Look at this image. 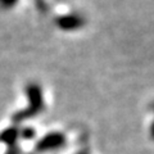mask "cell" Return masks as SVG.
I'll return each instance as SVG.
<instances>
[{
  "mask_svg": "<svg viewBox=\"0 0 154 154\" xmlns=\"http://www.w3.org/2000/svg\"><path fill=\"white\" fill-rule=\"evenodd\" d=\"M57 23L60 28H64V30H73V28H77L82 25V21H81L80 17L75 16V14H71V16H67V17H60L57 21Z\"/></svg>",
  "mask_w": 154,
  "mask_h": 154,
  "instance_id": "cell-1",
  "label": "cell"
},
{
  "mask_svg": "<svg viewBox=\"0 0 154 154\" xmlns=\"http://www.w3.org/2000/svg\"><path fill=\"white\" fill-rule=\"evenodd\" d=\"M150 134H152V137L154 139V123H153V126H152V130H150Z\"/></svg>",
  "mask_w": 154,
  "mask_h": 154,
  "instance_id": "cell-3",
  "label": "cell"
},
{
  "mask_svg": "<svg viewBox=\"0 0 154 154\" xmlns=\"http://www.w3.org/2000/svg\"><path fill=\"white\" fill-rule=\"evenodd\" d=\"M18 0H0V7L3 8H11L13 5H16V3Z\"/></svg>",
  "mask_w": 154,
  "mask_h": 154,
  "instance_id": "cell-2",
  "label": "cell"
}]
</instances>
